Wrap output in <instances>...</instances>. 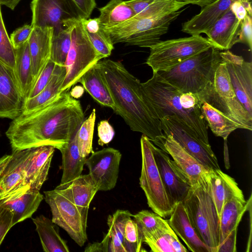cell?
Wrapping results in <instances>:
<instances>
[{
  "mask_svg": "<svg viewBox=\"0 0 252 252\" xmlns=\"http://www.w3.org/2000/svg\"><path fill=\"white\" fill-rule=\"evenodd\" d=\"M84 121L80 102L66 89L40 107L12 120L5 134L12 151L42 146L60 150L75 136Z\"/></svg>",
  "mask_w": 252,
  "mask_h": 252,
  "instance_id": "cell-1",
  "label": "cell"
},
{
  "mask_svg": "<svg viewBox=\"0 0 252 252\" xmlns=\"http://www.w3.org/2000/svg\"><path fill=\"white\" fill-rule=\"evenodd\" d=\"M103 75L115 107L131 130L142 133L155 145L164 135L160 120L145 95L141 82L120 62L106 59L96 64Z\"/></svg>",
  "mask_w": 252,
  "mask_h": 252,
  "instance_id": "cell-2",
  "label": "cell"
},
{
  "mask_svg": "<svg viewBox=\"0 0 252 252\" xmlns=\"http://www.w3.org/2000/svg\"><path fill=\"white\" fill-rule=\"evenodd\" d=\"M144 94L160 120L174 116L186 130L203 144L211 146L208 126L196 94L184 93L165 82L158 74L141 83Z\"/></svg>",
  "mask_w": 252,
  "mask_h": 252,
  "instance_id": "cell-3",
  "label": "cell"
},
{
  "mask_svg": "<svg viewBox=\"0 0 252 252\" xmlns=\"http://www.w3.org/2000/svg\"><path fill=\"white\" fill-rule=\"evenodd\" d=\"M220 61V50L212 46L157 73L165 82L180 91L197 94L211 81Z\"/></svg>",
  "mask_w": 252,
  "mask_h": 252,
  "instance_id": "cell-4",
  "label": "cell"
},
{
  "mask_svg": "<svg viewBox=\"0 0 252 252\" xmlns=\"http://www.w3.org/2000/svg\"><path fill=\"white\" fill-rule=\"evenodd\" d=\"M196 233L212 252L219 245L220 219L206 180L191 187L182 202Z\"/></svg>",
  "mask_w": 252,
  "mask_h": 252,
  "instance_id": "cell-5",
  "label": "cell"
},
{
  "mask_svg": "<svg viewBox=\"0 0 252 252\" xmlns=\"http://www.w3.org/2000/svg\"><path fill=\"white\" fill-rule=\"evenodd\" d=\"M185 8L155 17L133 16L118 26L103 29L113 44L124 43L128 45L150 48L160 41L166 33L171 23Z\"/></svg>",
  "mask_w": 252,
  "mask_h": 252,
  "instance_id": "cell-6",
  "label": "cell"
},
{
  "mask_svg": "<svg viewBox=\"0 0 252 252\" xmlns=\"http://www.w3.org/2000/svg\"><path fill=\"white\" fill-rule=\"evenodd\" d=\"M201 102L205 101L236 122L242 127L251 131L252 116L238 99L227 69L221 59L211 81L196 94Z\"/></svg>",
  "mask_w": 252,
  "mask_h": 252,
  "instance_id": "cell-7",
  "label": "cell"
},
{
  "mask_svg": "<svg viewBox=\"0 0 252 252\" xmlns=\"http://www.w3.org/2000/svg\"><path fill=\"white\" fill-rule=\"evenodd\" d=\"M212 47L207 38L200 35L159 41L150 48L146 63L153 72L164 71Z\"/></svg>",
  "mask_w": 252,
  "mask_h": 252,
  "instance_id": "cell-8",
  "label": "cell"
},
{
  "mask_svg": "<svg viewBox=\"0 0 252 252\" xmlns=\"http://www.w3.org/2000/svg\"><path fill=\"white\" fill-rule=\"evenodd\" d=\"M153 143L142 134L140 139L142 167L139 178L141 188L144 191L147 204L153 212L163 218L169 217L171 206L155 159Z\"/></svg>",
  "mask_w": 252,
  "mask_h": 252,
  "instance_id": "cell-9",
  "label": "cell"
},
{
  "mask_svg": "<svg viewBox=\"0 0 252 252\" xmlns=\"http://www.w3.org/2000/svg\"><path fill=\"white\" fill-rule=\"evenodd\" d=\"M81 20H76L71 27V43L65 63L66 75L61 91L70 89L88 70L103 58L92 44Z\"/></svg>",
  "mask_w": 252,
  "mask_h": 252,
  "instance_id": "cell-10",
  "label": "cell"
},
{
  "mask_svg": "<svg viewBox=\"0 0 252 252\" xmlns=\"http://www.w3.org/2000/svg\"><path fill=\"white\" fill-rule=\"evenodd\" d=\"M44 199L52 215V220L64 229L74 242L82 247L87 240V224L68 191L61 184L44 191Z\"/></svg>",
  "mask_w": 252,
  "mask_h": 252,
  "instance_id": "cell-11",
  "label": "cell"
},
{
  "mask_svg": "<svg viewBox=\"0 0 252 252\" xmlns=\"http://www.w3.org/2000/svg\"><path fill=\"white\" fill-rule=\"evenodd\" d=\"M33 27H51L53 34L84 19L71 0H32L31 4Z\"/></svg>",
  "mask_w": 252,
  "mask_h": 252,
  "instance_id": "cell-12",
  "label": "cell"
},
{
  "mask_svg": "<svg viewBox=\"0 0 252 252\" xmlns=\"http://www.w3.org/2000/svg\"><path fill=\"white\" fill-rule=\"evenodd\" d=\"M164 134H170L189 154L208 169H220L217 158L211 146H206L189 133L174 116L160 119Z\"/></svg>",
  "mask_w": 252,
  "mask_h": 252,
  "instance_id": "cell-13",
  "label": "cell"
},
{
  "mask_svg": "<svg viewBox=\"0 0 252 252\" xmlns=\"http://www.w3.org/2000/svg\"><path fill=\"white\" fill-rule=\"evenodd\" d=\"M122 157L120 152L113 148L93 152L85 164L98 190L107 191L116 186Z\"/></svg>",
  "mask_w": 252,
  "mask_h": 252,
  "instance_id": "cell-14",
  "label": "cell"
},
{
  "mask_svg": "<svg viewBox=\"0 0 252 252\" xmlns=\"http://www.w3.org/2000/svg\"><path fill=\"white\" fill-rule=\"evenodd\" d=\"M226 65L230 82L236 95L252 116V63L229 50L220 52Z\"/></svg>",
  "mask_w": 252,
  "mask_h": 252,
  "instance_id": "cell-15",
  "label": "cell"
},
{
  "mask_svg": "<svg viewBox=\"0 0 252 252\" xmlns=\"http://www.w3.org/2000/svg\"><path fill=\"white\" fill-rule=\"evenodd\" d=\"M155 159L171 206L183 202L190 186L169 155L153 143Z\"/></svg>",
  "mask_w": 252,
  "mask_h": 252,
  "instance_id": "cell-16",
  "label": "cell"
},
{
  "mask_svg": "<svg viewBox=\"0 0 252 252\" xmlns=\"http://www.w3.org/2000/svg\"><path fill=\"white\" fill-rule=\"evenodd\" d=\"M157 146L167 153L188 180L190 187L206 180L208 170L186 151L170 134H164Z\"/></svg>",
  "mask_w": 252,
  "mask_h": 252,
  "instance_id": "cell-17",
  "label": "cell"
},
{
  "mask_svg": "<svg viewBox=\"0 0 252 252\" xmlns=\"http://www.w3.org/2000/svg\"><path fill=\"white\" fill-rule=\"evenodd\" d=\"M23 103L13 70L0 62V118L15 119L22 113Z\"/></svg>",
  "mask_w": 252,
  "mask_h": 252,
  "instance_id": "cell-18",
  "label": "cell"
},
{
  "mask_svg": "<svg viewBox=\"0 0 252 252\" xmlns=\"http://www.w3.org/2000/svg\"><path fill=\"white\" fill-rule=\"evenodd\" d=\"M44 198L39 190L23 186L0 201V204L9 209L13 214L12 226L31 218Z\"/></svg>",
  "mask_w": 252,
  "mask_h": 252,
  "instance_id": "cell-19",
  "label": "cell"
},
{
  "mask_svg": "<svg viewBox=\"0 0 252 252\" xmlns=\"http://www.w3.org/2000/svg\"><path fill=\"white\" fill-rule=\"evenodd\" d=\"M55 148L51 146H42L31 148L25 167L24 185L39 190L47 180Z\"/></svg>",
  "mask_w": 252,
  "mask_h": 252,
  "instance_id": "cell-20",
  "label": "cell"
},
{
  "mask_svg": "<svg viewBox=\"0 0 252 252\" xmlns=\"http://www.w3.org/2000/svg\"><path fill=\"white\" fill-rule=\"evenodd\" d=\"M167 222L176 234L193 252H212L196 233L182 202L175 204Z\"/></svg>",
  "mask_w": 252,
  "mask_h": 252,
  "instance_id": "cell-21",
  "label": "cell"
},
{
  "mask_svg": "<svg viewBox=\"0 0 252 252\" xmlns=\"http://www.w3.org/2000/svg\"><path fill=\"white\" fill-rule=\"evenodd\" d=\"M53 29L33 27L28 40L33 84L50 58Z\"/></svg>",
  "mask_w": 252,
  "mask_h": 252,
  "instance_id": "cell-22",
  "label": "cell"
},
{
  "mask_svg": "<svg viewBox=\"0 0 252 252\" xmlns=\"http://www.w3.org/2000/svg\"><path fill=\"white\" fill-rule=\"evenodd\" d=\"M240 21L229 9L205 33L213 47L229 50L238 42Z\"/></svg>",
  "mask_w": 252,
  "mask_h": 252,
  "instance_id": "cell-23",
  "label": "cell"
},
{
  "mask_svg": "<svg viewBox=\"0 0 252 252\" xmlns=\"http://www.w3.org/2000/svg\"><path fill=\"white\" fill-rule=\"evenodd\" d=\"M31 148L12 151L11 158L0 175V201L23 186L25 167Z\"/></svg>",
  "mask_w": 252,
  "mask_h": 252,
  "instance_id": "cell-24",
  "label": "cell"
},
{
  "mask_svg": "<svg viewBox=\"0 0 252 252\" xmlns=\"http://www.w3.org/2000/svg\"><path fill=\"white\" fill-rule=\"evenodd\" d=\"M206 178L220 219L224 203L232 197L243 194V192L235 180L220 168L208 169Z\"/></svg>",
  "mask_w": 252,
  "mask_h": 252,
  "instance_id": "cell-25",
  "label": "cell"
},
{
  "mask_svg": "<svg viewBox=\"0 0 252 252\" xmlns=\"http://www.w3.org/2000/svg\"><path fill=\"white\" fill-rule=\"evenodd\" d=\"M232 0H218L202 8L200 12L184 22L182 32L190 35L206 33L229 9Z\"/></svg>",
  "mask_w": 252,
  "mask_h": 252,
  "instance_id": "cell-26",
  "label": "cell"
},
{
  "mask_svg": "<svg viewBox=\"0 0 252 252\" xmlns=\"http://www.w3.org/2000/svg\"><path fill=\"white\" fill-rule=\"evenodd\" d=\"M60 184L68 191L87 224L90 204L98 191L90 175L81 174L67 183Z\"/></svg>",
  "mask_w": 252,
  "mask_h": 252,
  "instance_id": "cell-27",
  "label": "cell"
},
{
  "mask_svg": "<svg viewBox=\"0 0 252 252\" xmlns=\"http://www.w3.org/2000/svg\"><path fill=\"white\" fill-rule=\"evenodd\" d=\"M249 200L248 202L245 200L243 193L232 197L224 203L220 217L219 246L231 231L237 228L243 216L248 209Z\"/></svg>",
  "mask_w": 252,
  "mask_h": 252,
  "instance_id": "cell-28",
  "label": "cell"
},
{
  "mask_svg": "<svg viewBox=\"0 0 252 252\" xmlns=\"http://www.w3.org/2000/svg\"><path fill=\"white\" fill-rule=\"evenodd\" d=\"M136 17H155L181 10L189 4L180 0H125Z\"/></svg>",
  "mask_w": 252,
  "mask_h": 252,
  "instance_id": "cell-29",
  "label": "cell"
},
{
  "mask_svg": "<svg viewBox=\"0 0 252 252\" xmlns=\"http://www.w3.org/2000/svg\"><path fill=\"white\" fill-rule=\"evenodd\" d=\"M78 83L82 85L84 90L99 104L109 107L115 112V107L110 92L96 64L82 76Z\"/></svg>",
  "mask_w": 252,
  "mask_h": 252,
  "instance_id": "cell-30",
  "label": "cell"
},
{
  "mask_svg": "<svg viewBox=\"0 0 252 252\" xmlns=\"http://www.w3.org/2000/svg\"><path fill=\"white\" fill-rule=\"evenodd\" d=\"M36 226L43 251L68 252L66 242L60 236L58 225L43 215L32 219Z\"/></svg>",
  "mask_w": 252,
  "mask_h": 252,
  "instance_id": "cell-31",
  "label": "cell"
},
{
  "mask_svg": "<svg viewBox=\"0 0 252 252\" xmlns=\"http://www.w3.org/2000/svg\"><path fill=\"white\" fill-rule=\"evenodd\" d=\"M60 151L62 156L63 169L60 184H63L71 181L82 174L87 158L82 157L80 154L76 133Z\"/></svg>",
  "mask_w": 252,
  "mask_h": 252,
  "instance_id": "cell-32",
  "label": "cell"
},
{
  "mask_svg": "<svg viewBox=\"0 0 252 252\" xmlns=\"http://www.w3.org/2000/svg\"><path fill=\"white\" fill-rule=\"evenodd\" d=\"M14 49V72L24 101L28 98L33 84L28 41Z\"/></svg>",
  "mask_w": 252,
  "mask_h": 252,
  "instance_id": "cell-33",
  "label": "cell"
},
{
  "mask_svg": "<svg viewBox=\"0 0 252 252\" xmlns=\"http://www.w3.org/2000/svg\"><path fill=\"white\" fill-rule=\"evenodd\" d=\"M66 75L65 66L56 65L52 77L43 90L37 95L24 101L22 113L32 112L43 105L61 91Z\"/></svg>",
  "mask_w": 252,
  "mask_h": 252,
  "instance_id": "cell-34",
  "label": "cell"
},
{
  "mask_svg": "<svg viewBox=\"0 0 252 252\" xmlns=\"http://www.w3.org/2000/svg\"><path fill=\"white\" fill-rule=\"evenodd\" d=\"M143 241L154 252H187L168 223L155 232L143 236Z\"/></svg>",
  "mask_w": 252,
  "mask_h": 252,
  "instance_id": "cell-35",
  "label": "cell"
},
{
  "mask_svg": "<svg viewBox=\"0 0 252 252\" xmlns=\"http://www.w3.org/2000/svg\"><path fill=\"white\" fill-rule=\"evenodd\" d=\"M204 118L212 132L217 136L227 139L229 134L242 127L236 122L206 102H201Z\"/></svg>",
  "mask_w": 252,
  "mask_h": 252,
  "instance_id": "cell-36",
  "label": "cell"
},
{
  "mask_svg": "<svg viewBox=\"0 0 252 252\" xmlns=\"http://www.w3.org/2000/svg\"><path fill=\"white\" fill-rule=\"evenodd\" d=\"M98 10L100 15L98 18L104 29L118 26L135 16L131 8L123 0H110Z\"/></svg>",
  "mask_w": 252,
  "mask_h": 252,
  "instance_id": "cell-37",
  "label": "cell"
},
{
  "mask_svg": "<svg viewBox=\"0 0 252 252\" xmlns=\"http://www.w3.org/2000/svg\"><path fill=\"white\" fill-rule=\"evenodd\" d=\"M132 216L128 210H117L108 217V232L110 237L109 252H127L124 239L125 227L126 221Z\"/></svg>",
  "mask_w": 252,
  "mask_h": 252,
  "instance_id": "cell-38",
  "label": "cell"
},
{
  "mask_svg": "<svg viewBox=\"0 0 252 252\" xmlns=\"http://www.w3.org/2000/svg\"><path fill=\"white\" fill-rule=\"evenodd\" d=\"M83 26L95 50L103 58L108 57L114 49V44L101 26L98 18L84 20Z\"/></svg>",
  "mask_w": 252,
  "mask_h": 252,
  "instance_id": "cell-39",
  "label": "cell"
},
{
  "mask_svg": "<svg viewBox=\"0 0 252 252\" xmlns=\"http://www.w3.org/2000/svg\"><path fill=\"white\" fill-rule=\"evenodd\" d=\"M76 21L59 33L53 34L50 60L58 65H65L71 43V27Z\"/></svg>",
  "mask_w": 252,
  "mask_h": 252,
  "instance_id": "cell-40",
  "label": "cell"
},
{
  "mask_svg": "<svg viewBox=\"0 0 252 252\" xmlns=\"http://www.w3.org/2000/svg\"><path fill=\"white\" fill-rule=\"evenodd\" d=\"M95 119V110L94 109L89 117L83 122L77 131V143L82 157L87 158L90 153L94 152L93 139Z\"/></svg>",
  "mask_w": 252,
  "mask_h": 252,
  "instance_id": "cell-41",
  "label": "cell"
},
{
  "mask_svg": "<svg viewBox=\"0 0 252 252\" xmlns=\"http://www.w3.org/2000/svg\"><path fill=\"white\" fill-rule=\"evenodd\" d=\"M132 217L140 228L142 236L151 234L168 223L167 220L157 213L147 210H141L133 215Z\"/></svg>",
  "mask_w": 252,
  "mask_h": 252,
  "instance_id": "cell-42",
  "label": "cell"
},
{
  "mask_svg": "<svg viewBox=\"0 0 252 252\" xmlns=\"http://www.w3.org/2000/svg\"><path fill=\"white\" fill-rule=\"evenodd\" d=\"M0 4V62L14 71L15 49L9 37L3 21Z\"/></svg>",
  "mask_w": 252,
  "mask_h": 252,
  "instance_id": "cell-43",
  "label": "cell"
},
{
  "mask_svg": "<svg viewBox=\"0 0 252 252\" xmlns=\"http://www.w3.org/2000/svg\"><path fill=\"white\" fill-rule=\"evenodd\" d=\"M124 239L127 252H141L143 243L142 232L136 222L129 218L126 222Z\"/></svg>",
  "mask_w": 252,
  "mask_h": 252,
  "instance_id": "cell-44",
  "label": "cell"
},
{
  "mask_svg": "<svg viewBox=\"0 0 252 252\" xmlns=\"http://www.w3.org/2000/svg\"><path fill=\"white\" fill-rule=\"evenodd\" d=\"M56 65L51 60H49L35 82L27 99L34 97L43 90L49 83Z\"/></svg>",
  "mask_w": 252,
  "mask_h": 252,
  "instance_id": "cell-45",
  "label": "cell"
},
{
  "mask_svg": "<svg viewBox=\"0 0 252 252\" xmlns=\"http://www.w3.org/2000/svg\"><path fill=\"white\" fill-rule=\"evenodd\" d=\"M238 42L247 45L252 50V16L247 15L241 21L238 36Z\"/></svg>",
  "mask_w": 252,
  "mask_h": 252,
  "instance_id": "cell-46",
  "label": "cell"
},
{
  "mask_svg": "<svg viewBox=\"0 0 252 252\" xmlns=\"http://www.w3.org/2000/svg\"><path fill=\"white\" fill-rule=\"evenodd\" d=\"M32 30L31 24H27L14 31L10 37L14 48H17L28 42Z\"/></svg>",
  "mask_w": 252,
  "mask_h": 252,
  "instance_id": "cell-47",
  "label": "cell"
},
{
  "mask_svg": "<svg viewBox=\"0 0 252 252\" xmlns=\"http://www.w3.org/2000/svg\"><path fill=\"white\" fill-rule=\"evenodd\" d=\"M13 214L6 207L0 204V245L12 226Z\"/></svg>",
  "mask_w": 252,
  "mask_h": 252,
  "instance_id": "cell-48",
  "label": "cell"
},
{
  "mask_svg": "<svg viewBox=\"0 0 252 252\" xmlns=\"http://www.w3.org/2000/svg\"><path fill=\"white\" fill-rule=\"evenodd\" d=\"M98 144L103 146L108 144L113 139L115 131L107 120L101 121L97 125Z\"/></svg>",
  "mask_w": 252,
  "mask_h": 252,
  "instance_id": "cell-49",
  "label": "cell"
},
{
  "mask_svg": "<svg viewBox=\"0 0 252 252\" xmlns=\"http://www.w3.org/2000/svg\"><path fill=\"white\" fill-rule=\"evenodd\" d=\"M237 228L233 229L218 248L217 252H236Z\"/></svg>",
  "mask_w": 252,
  "mask_h": 252,
  "instance_id": "cell-50",
  "label": "cell"
},
{
  "mask_svg": "<svg viewBox=\"0 0 252 252\" xmlns=\"http://www.w3.org/2000/svg\"><path fill=\"white\" fill-rule=\"evenodd\" d=\"M84 19H89L96 6L95 0H71Z\"/></svg>",
  "mask_w": 252,
  "mask_h": 252,
  "instance_id": "cell-51",
  "label": "cell"
},
{
  "mask_svg": "<svg viewBox=\"0 0 252 252\" xmlns=\"http://www.w3.org/2000/svg\"><path fill=\"white\" fill-rule=\"evenodd\" d=\"M110 235L108 232L105 235L101 242L89 244L85 248L86 252H108L110 242Z\"/></svg>",
  "mask_w": 252,
  "mask_h": 252,
  "instance_id": "cell-52",
  "label": "cell"
},
{
  "mask_svg": "<svg viewBox=\"0 0 252 252\" xmlns=\"http://www.w3.org/2000/svg\"><path fill=\"white\" fill-rule=\"evenodd\" d=\"M229 9L240 21H242L248 15L247 11L240 1L233 2L231 4Z\"/></svg>",
  "mask_w": 252,
  "mask_h": 252,
  "instance_id": "cell-53",
  "label": "cell"
},
{
  "mask_svg": "<svg viewBox=\"0 0 252 252\" xmlns=\"http://www.w3.org/2000/svg\"><path fill=\"white\" fill-rule=\"evenodd\" d=\"M186 1L188 4H195L203 8L206 6L210 5L218 0H180Z\"/></svg>",
  "mask_w": 252,
  "mask_h": 252,
  "instance_id": "cell-54",
  "label": "cell"
},
{
  "mask_svg": "<svg viewBox=\"0 0 252 252\" xmlns=\"http://www.w3.org/2000/svg\"><path fill=\"white\" fill-rule=\"evenodd\" d=\"M84 92L83 87L76 86L73 88L70 93L71 95L74 98H78L81 97Z\"/></svg>",
  "mask_w": 252,
  "mask_h": 252,
  "instance_id": "cell-55",
  "label": "cell"
},
{
  "mask_svg": "<svg viewBox=\"0 0 252 252\" xmlns=\"http://www.w3.org/2000/svg\"><path fill=\"white\" fill-rule=\"evenodd\" d=\"M21 0H0V4L4 5L11 10H14Z\"/></svg>",
  "mask_w": 252,
  "mask_h": 252,
  "instance_id": "cell-56",
  "label": "cell"
},
{
  "mask_svg": "<svg viewBox=\"0 0 252 252\" xmlns=\"http://www.w3.org/2000/svg\"><path fill=\"white\" fill-rule=\"evenodd\" d=\"M11 157V155H6L0 158V175L10 160Z\"/></svg>",
  "mask_w": 252,
  "mask_h": 252,
  "instance_id": "cell-57",
  "label": "cell"
},
{
  "mask_svg": "<svg viewBox=\"0 0 252 252\" xmlns=\"http://www.w3.org/2000/svg\"><path fill=\"white\" fill-rule=\"evenodd\" d=\"M242 4L247 11L248 14L252 16V9L251 5V1L248 0H243L240 1Z\"/></svg>",
  "mask_w": 252,
  "mask_h": 252,
  "instance_id": "cell-58",
  "label": "cell"
},
{
  "mask_svg": "<svg viewBox=\"0 0 252 252\" xmlns=\"http://www.w3.org/2000/svg\"><path fill=\"white\" fill-rule=\"evenodd\" d=\"M241 0H232V1L234 2V1H241ZM248 0L251 1V0Z\"/></svg>",
  "mask_w": 252,
  "mask_h": 252,
  "instance_id": "cell-59",
  "label": "cell"
}]
</instances>
